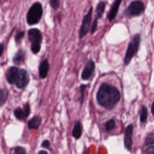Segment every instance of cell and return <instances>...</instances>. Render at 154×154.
<instances>
[{"label":"cell","instance_id":"1","mask_svg":"<svg viewBox=\"0 0 154 154\" xmlns=\"http://www.w3.org/2000/svg\"><path fill=\"white\" fill-rule=\"evenodd\" d=\"M120 97L121 94L119 89L106 83L100 85L96 94L99 104L108 109H112L120 101Z\"/></svg>","mask_w":154,"mask_h":154},{"label":"cell","instance_id":"2","mask_svg":"<svg viewBox=\"0 0 154 154\" xmlns=\"http://www.w3.org/2000/svg\"><path fill=\"white\" fill-rule=\"evenodd\" d=\"M140 42L141 36L139 34H136L132 37L131 41L128 44L125 55L124 63L125 65H128L130 63L132 58L138 52Z\"/></svg>","mask_w":154,"mask_h":154},{"label":"cell","instance_id":"3","mask_svg":"<svg viewBox=\"0 0 154 154\" xmlns=\"http://www.w3.org/2000/svg\"><path fill=\"white\" fill-rule=\"evenodd\" d=\"M43 14L42 4L38 2L34 3L29 8L26 14V22L29 25L37 24L40 20Z\"/></svg>","mask_w":154,"mask_h":154},{"label":"cell","instance_id":"4","mask_svg":"<svg viewBox=\"0 0 154 154\" xmlns=\"http://www.w3.org/2000/svg\"><path fill=\"white\" fill-rule=\"evenodd\" d=\"M145 10V6L140 1H134L130 3L125 11V15L128 17L138 16L141 14Z\"/></svg>","mask_w":154,"mask_h":154},{"label":"cell","instance_id":"5","mask_svg":"<svg viewBox=\"0 0 154 154\" xmlns=\"http://www.w3.org/2000/svg\"><path fill=\"white\" fill-rule=\"evenodd\" d=\"M93 10V7H91L90 8L88 13L85 15V16L83 18L82 24H81L80 30H79V38H82L85 35H86L89 31L91 20H92Z\"/></svg>","mask_w":154,"mask_h":154},{"label":"cell","instance_id":"6","mask_svg":"<svg viewBox=\"0 0 154 154\" xmlns=\"http://www.w3.org/2000/svg\"><path fill=\"white\" fill-rule=\"evenodd\" d=\"M134 131V126L132 124H129L127 126L125 133H124V146L127 150L129 152L132 151L133 140H132V135Z\"/></svg>","mask_w":154,"mask_h":154},{"label":"cell","instance_id":"7","mask_svg":"<svg viewBox=\"0 0 154 154\" xmlns=\"http://www.w3.org/2000/svg\"><path fill=\"white\" fill-rule=\"evenodd\" d=\"M29 81V77L28 72L23 69L19 70L18 77L16 82V85L18 88H23L25 87Z\"/></svg>","mask_w":154,"mask_h":154},{"label":"cell","instance_id":"8","mask_svg":"<svg viewBox=\"0 0 154 154\" xmlns=\"http://www.w3.org/2000/svg\"><path fill=\"white\" fill-rule=\"evenodd\" d=\"M95 70L94 62L90 60L85 66L82 73L81 78L84 80H89L93 76Z\"/></svg>","mask_w":154,"mask_h":154},{"label":"cell","instance_id":"9","mask_svg":"<svg viewBox=\"0 0 154 154\" xmlns=\"http://www.w3.org/2000/svg\"><path fill=\"white\" fill-rule=\"evenodd\" d=\"M30 113V105L27 102L23 106V109L18 107L14 110V115L19 120H23L26 118Z\"/></svg>","mask_w":154,"mask_h":154},{"label":"cell","instance_id":"10","mask_svg":"<svg viewBox=\"0 0 154 154\" xmlns=\"http://www.w3.org/2000/svg\"><path fill=\"white\" fill-rule=\"evenodd\" d=\"M28 39L31 44L40 43L42 41V35L40 31L37 28H31L28 31Z\"/></svg>","mask_w":154,"mask_h":154},{"label":"cell","instance_id":"11","mask_svg":"<svg viewBox=\"0 0 154 154\" xmlns=\"http://www.w3.org/2000/svg\"><path fill=\"white\" fill-rule=\"evenodd\" d=\"M19 70L17 67L14 66L10 67L6 72V79L7 82L10 84H13L16 83Z\"/></svg>","mask_w":154,"mask_h":154},{"label":"cell","instance_id":"12","mask_svg":"<svg viewBox=\"0 0 154 154\" xmlns=\"http://www.w3.org/2000/svg\"><path fill=\"white\" fill-rule=\"evenodd\" d=\"M122 1V0H115L112 4L109 11L108 14V18L109 21L113 20L116 17Z\"/></svg>","mask_w":154,"mask_h":154},{"label":"cell","instance_id":"13","mask_svg":"<svg viewBox=\"0 0 154 154\" xmlns=\"http://www.w3.org/2000/svg\"><path fill=\"white\" fill-rule=\"evenodd\" d=\"M49 69V64L47 59L43 60L39 66V76L41 78H45L48 73Z\"/></svg>","mask_w":154,"mask_h":154},{"label":"cell","instance_id":"14","mask_svg":"<svg viewBox=\"0 0 154 154\" xmlns=\"http://www.w3.org/2000/svg\"><path fill=\"white\" fill-rule=\"evenodd\" d=\"M42 122V118L40 116H35L28 122V128L29 129H37Z\"/></svg>","mask_w":154,"mask_h":154},{"label":"cell","instance_id":"15","mask_svg":"<svg viewBox=\"0 0 154 154\" xmlns=\"http://www.w3.org/2000/svg\"><path fill=\"white\" fill-rule=\"evenodd\" d=\"M25 52L23 50L20 49L14 55L13 58V61L15 64L20 65L25 61Z\"/></svg>","mask_w":154,"mask_h":154},{"label":"cell","instance_id":"16","mask_svg":"<svg viewBox=\"0 0 154 154\" xmlns=\"http://www.w3.org/2000/svg\"><path fill=\"white\" fill-rule=\"evenodd\" d=\"M82 132V128L81 123L79 121H77L73 127V131H72V135L73 137L76 139H79L81 135Z\"/></svg>","mask_w":154,"mask_h":154},{"label":"cell","instance_id":"17","mask_svg":"<svg viewBox=\"0 0 154 154\" xmlns=\"http://www.w3.org/2000/svg\"><path fill=\"white\" fill-rule=\"evenodd\" d=\"M105 2L104 1H100L97 6H96V18H97L98 19L101 18L104 11H105Z\"/></svg>","mask_w":154,"mask_h":154},{"label":"cell","instance_id":"18","mask_svg":"<svg viewBox=\"0 0 154 154\" xmlns=\"http://www.w3.org/2000/svg\"><path fill=\"white\" fill-rule=\"evenodd\" d=\"M148 117V109L146 106L143 105L141 106L140 112V121L141 123H146Z\"/></svg>","mask_w":154,"mask_h":154},{"label":"cell","instance_id":"19","mask_svg":"<svg viewBox=\"0 0 154 154\" xmlns=\"http://www.w3.org/2000/svg\"><path fill=\"white\" fill-rule=\"evenodd\" d=\"M8 95V91L6 88H3L1 90L0 92V103L1 106H2L7 100Z\"/></svg>","mask_w":154,"mask_h":154},{"label":"cell","instance_id":"20","mask_svg":"<svg viewBox=\"0 0 154 154\" xmlns=\"http://www.w3.org/2000/svg\"><path fill=\"white\" fill-rule=\"evenodd\" d=\"M145 144L147 146L154 145V133L150 132L147 134L145 138Z\"/></svg>","mask_w":154,"mask_h":154},{"label":"cell","instance_id":"21","mask_svg":"<svg viewBox=\"0 0 154 154\" xmlns=\"http://www.w3.org/2000/svg\"><path fill=\"white\" fill-rule=\"evenodd\" d=\"M116 126V122L114 119H110L106 121L105 123V129L106 131L109 132L112 130Z\"/></svg>","mask_w":154,"mask_h":154},{"label":"cell","instance_id":"22","mask_svg":"<svg viewBox=\"0 0 154 154\" xmlns=\"http://www.w3.org/2000/svg\"><path fill=\"white\" fill-rule=\"evenodd\" d=\"M41 49V44L40 43H34L31 44V50L33 54H37L39 52Z\"/></svg>","mask_w":154,"mask_h":154},{"label":"cell","instance_id":"23","mask_svg":"<svg viewBox=\"0 0 154 154\" xmlns=\"http://www.w3.org/2000/svg\"><path fill=\"white\" fill-rule=\"evenodd\" d=\"M13 154H26V150L22 147L17 146L14 148Z\"/></svg>","mask_w":154,"mask_h":154},{"label":"cell","instance_id":"24","mask_svg":"<svg viewBox=\"0 0 154 154\" xmlns=\"http://www.w3.org/2000/svg\"><path fill=\"white\" fill-rule=\"evenodd\" d=\"M50 5L54 10H57L60 5V1L59 0H50L49 1Z\"/></svg>","mask_w":154,"mask_h":154},{"label":"cell","instance_id":"25","mask_svg":"<svg viewBox=\"0 0 154 154\" xmlns=\"http://www.w3.org/2000/svg\"><path fill=\"white\" fill-rule=\"evenodd\" d=\"M97 23H98V19L97 18H95L92 23V25H91V34H93L96 30L97 29Z\"/></svg>","mask_w":154,"mask_h":154},{"label":"cell","instance_id":"26","mask_svg":"<svg viewBox=\"0 0 154 154\" xmlns=\"http://www.w3.org/2000/svg\"><path fill=\"white\" fill-rule=\"evenodd\" d=\"M25 35V32L23 31H20L19 32H17L15 35V41L16 43H17L20 40H21L23 36Z\"/></svg>","mask_w":154,"mask_h":154},{"label":"cell","instance_id":"27","mask_svg":"<svg viewBox=\"0 0 154 154\" xmlns=\"http://www.w3.org/2000/svg\"><path fill=\"white\" fill-rule=\"evenodd\" d=\"M86 87L85 85H80V88H79V90H80V97H79V100L81 103H82L83 102V99H84V91L85 88Z\"/></svg>","mask_w":154,"mask_h":154},{"label":"cell","instance_id":"28","mask_svg":"<svg viewBox=\"0 0 154 154\" xmlns=\"http://www.w3.org/2000/svg\"><path fill=\"white\" fill-rule=\"evenodd\" d=\"M144 154H154V145L147 146L145 149Z\"/></svg>","mask_w":154,"mask_h":154},{"label":"cell","instance_id":"29","mask_svg":"<svg viewBox=\"0 0 154 154\" xmlns=\"http://www.w3.org/2000/svg\"><path fill=\"white\" fill-rule=\"evenodd\" d=\"M41 146H42V147H44V148L49 149V147H50V143H49V141L48 140H44V141L42 142V144H41Z\"/></svg>","mask_w":154,"mask_h":154},{"label":"cell","instance_id":"30","mask_svg":"<svg viewBox=\"0 0 154 154\" xmlns=\"http://www.w3.org/2000/svg\"><path fill=\"white\" fill-rule=\"evenodd\" d=\"M150 111H151V113L154 116V101L152 102V105H151V108H150Z\"/></svg>","mask_w":154,"mask_h":154},{"label":"cell","instance_id":"31","mask_svg":"<svg viewBox=\"0 0 154 154\" xmlns=\"http://www.w3.org/2000/svg\"><path fill=\"white\" fill-rule=\"evenodd\" d=\"M0 49H1V51H0V55H2L3 51H4V45H3L2 43L0 44Z\"/></svg>","mask_w":154,"mask_h":154},{"label":"cell","instance_id":"32","mask_svg":"<svg viewBox=\"0 0 154 154\" xmlns=\"http://www.w3.org/2000/svg\"><path fill=\"white\" fill-rule=\"evenodd\" d=\"M38 154H48V152L45 150H40L38 152Z\"/></svg>","mask_w":154,"mask_h":154}]
</instances>
